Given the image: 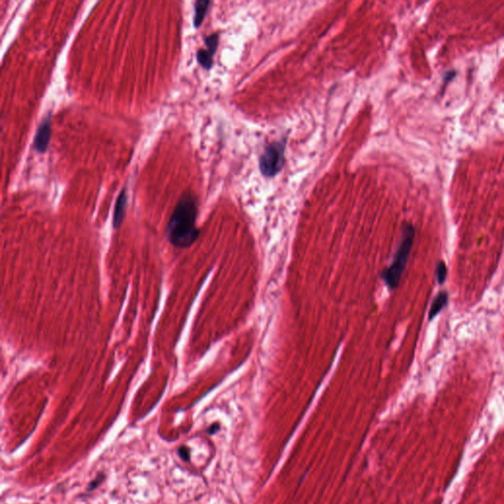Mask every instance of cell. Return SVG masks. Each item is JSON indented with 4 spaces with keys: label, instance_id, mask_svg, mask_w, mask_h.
I'll list each match as a JSON object with an SVG mask.
<instances>
[{
    "label": "cell",
    "instance_id": "cell-1",
    "mask_svg": "<svg viewBox=\"0 0 504 504\" xmlns=\"http://www.w3.org/2000/svg\"><path fill=\"white\" fill-rule=\"evenodd\" d=\"M196 197L190 191H186L180 198L168 222L166 228L168 240L178 248L190 247L200 233L196 227Z\"/></svg>",
    "mask_w": 504,
    "mask_h": 504
},
{
    "label": "cell",
    "instance_id": "cell-2",
    "mask_svg": "<svg viewBox=\"0 0 504 504\" xmlns=\"http://www.w3.org/2000/svg\"><path fill=\"white\" fill-rule=\"evenodd\" d=\"M414 238V229L412 225L405 224L399 246L395 252L391 265L382 272V280L390 290H395L401 281L406 268Z\"/></svg>",
    "mask_w": 504,
    "mask_h": 504
},
{
    "label": "cell",
    "instance_id": "cell-3",
    "mask_svg": "<svg viewBox=\"0 0 504 504\" xmlns=\"http://www.w3.org/2000/svg\"><path fill=\"white\" fill-rule=\"evenodd\" d=\"M287 137L267 144L259 157V170L263 177L272 179L283 170L286 158Z\"/></svg>",
    "mask_w": 504,
    "mask_h": 504
},
{
    "label": "cell",
    "instance_id": "cell-4",
    "mask_svg": "<svg viewBox=\"0 0 504 504\" xmlns=\"http://www.w3.org/2000/svg\"><path fill=\"white\" fill-rule=\"evenodd\" d=\"M51 137V118L46 116L40 123L34 138L33 147L38 153H45Z\"/></svg>",
    "mask_w": 504,
    "mask_h": 504
},
{
    "label": "cell",
    "instance_id": "cell-5",
    "mask_svg": "<svg viewBox=\"0 0 504 504\" xmlns=\"http://www.w3.org/2000/svg\"><path fill=\"white\" fill-rule=\"evenodd\" d=\"M127 203V193L125 188H123L120 193L117 196L114 211H113V218H112V226L114 229H119L125 216V208Z\"/></svg>",
    "mask_w": 504,
    "mask_h": 504
},
{
    "label": "cell",
    "instance_id": "cell-6",
    "mask_svg": "<svg viewBox=\"0 0 504 504\" xmlns=\"http://www.w3.org/2000/svg\"><path fill=\"white\" fill-rule=\"evenodd\" d=\"M211 5V1L209 0H198L194 4V17L193 24L195 28H199L207 14L209 6Z\"/></svg>",
    "mask_w": 504,
    "mask_h": 504
},
{
    "label": "cell",
    "instance_id": "cell-7",
    "mask_svg": "<svg viewBox=\"0 0 504 504\" xmlns=\"http://www.w3.org/2000/svg\"><path fill=\"white\" fill-rule=\"evenodd\" d=\"M447 302H448V294L446 292L438 293L437 296L434 298L431 307L429 309V316H428L429 320L433 319L447 304Z\"/></svg>",
    "mask_w": 504,
    "mask_h": 504
},
{
    "label": "cell",
    "instance_id": "cell-8",
    "mask_svg": "<svg viewBox=\"0 0 504 504\" xmlns=\"http://www.w3.org/2000/svg\"><path fill=\"white\" fill-rule=\"evenodd\" d=\"M215 52L208 48H200L196 53L198 63L206 70H210L214 64Z\"/></svg>",
    "mask_w": 504,
    "mask_h": 504
},
{
    "label": "cell",
    "instance_id": "cell-9",
    "mask_svg": "<svg viewBox=\"0 0 504 504\" xmlns=\"http://www.w3.org/2000/svg\"><path fill=\"white\" fill-rule=\"evenodd\" d=\"M105 480V475L103 473H99L96 478L91 481L87 487V492H93L95 490H97Z\"/></svg>",
    "mask_w": 504,
    "mask_h": 504
},
{
    "label": "cell",
    "instance_id": "cell-10",
    "mask_svg": "<svg viewBox=\"0 0 504 504\" xmlns=\"http://www.w3.org/2000/svg\"><path fill=\"white\" fill-rule=\"evenodd\" d=\"M447 277V267L444 262H439L436 266V278L439 284H443Z\"/></svg>",
    "mask_w": 504,
    "mask_h": 504
},
{
    "label": "cell",
    "instance_id": "cell-11",
    "mask_svg": "<svg viewBox=\"0 0 504 504\" xmlns=\"http://www.w3.org/2000/svg\"><path fill=\"white\" fill-rule=\"evenodd\" d=\"M178 454H179L180 458L184 460V462H189L190 461L191 451H190V448L187 447L186 445H182V446L179 447Z\"/></svg>",
    "mask_w": 504,
    "mask_h": 504
},
{
    "label": "cell",
    "instance_id": "cell-12",
    "mask_svg": "<svg viewBox=\"0 0 504 504\" xmlns=\"http://www.w3.org/2000/svg\"><path fill=\"white\" fill-rule=\"evenodd\" d=\"M218 429H219L218 424H214V425H212L211 427H209L207 431H208V433H209V434H213V433H215Z\"/></svg>",
    "mask_w": 504,
    "mask_h": 504
}]
</instances>
